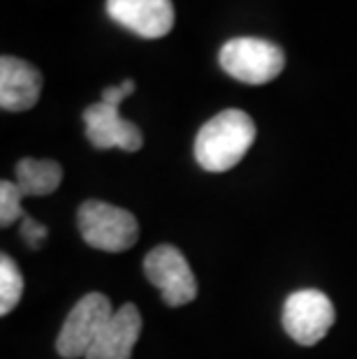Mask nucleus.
<instances>
[{"mask_svg":"<svg viewBox=\"0 0 357 359\" xmlns=\"http://www.w3.org/2000/svg\"><path fill=\"white\" fill-rule=\"evenodd\" d=\"M255 142V123L246 111L225 109L209 118L195 137V160L207 172H227L241 163Z\"/></svg>","mask_w":357,"mask_h":359,"instance_id":"f257e3e1","label":"nucleus"},{"mask_svg":"<svg viewBox=\"0 0 357 359\" xmlns=\"http://www.w3.org/2000/svg\"><path fill=\"white\" fill-rule=\"evenodd\" d=\"M79 234L90 248L105 253H123L140 239V223L128 209L100 200H88L77 213Z\"/></svg>","mask_w":357,"mask_h":359,"instance_id":"f03ea898","label":"nucleus"},{"mask_svg":"<svg viewBox=\"0 0 357 359\" xmlns=\"http://www.w3.org/2000/svg\"><path fill=\"white\" fill-rule=\"evenodd\" d=\"M220 67L232 79L250 86L274 81L285 67V53L278 44L260 37H234L227 40L218 53Z\"/></svg>","mask_w":357,"mask_h":359,"instance_id":"7ed1b4c3","label":"nucleus"},{"mask_svg":"<svg viewBox=\"0 0 357 359\" xmlns=\"http://www.w3.org/2000/svg\"><path fill=\"white\" fill-rule=\"evenodd\" d=\"M114 316L109 297L100 292H90L74 304L67 313L63 327L58 332L56 350L63 359H81L88 355L90 346L100 336L102 327Z\"/></svg>","mask_w":357,"mask_h":359,"instance_id":"20e7f679","label":"nucleus"},{"mask_svg":"<svg viewBox=\"0 0 357 359\" xmlns=\"http://www.w3.org/2000/svg\"><path fill=\"white\" fill-rule=\"evenodd\" d=\"M144 276L161 290L167 306H186L197 297V278L179 248L163 243L144 257Z\"/></svg>","mask_w":357,"mask_h":359,"instance_id":"39448f33","label":"nucleus"},{"mask_svg":"<svg viewBox=\"0 0 357 359\" xmlns=\"http://www.w3.org/2000/svg\"><path fill=\"white\" fill-rule=\"evenodd\" d=\"M334 325V306L321 290H297L283 304V330L299 346H316Z\"/></svg>","mask_w":357,"mask_h":359,"instance_id":"423d86ee","label":"nucleus"},{"mask_svg":"<svg viewBox=\"0 0 357 359\" xmlns=\"http://www.w3.org/2000/svg\"><path fill=\"white\" fill-rule=\"evenodd\" d=\"M83 126L86 137L95 149H121L126 154H135L144 147L142 130L121 116L119 107L107 102H95L83 111Z\"/></svg>","mask_w":357,"mask_h":359,"instance_id":"0eeeda50","label":"nucleus"},{"mask_svg":"<svg viewBox=\"0 0 357 359\" xmlns=\"http://www.w3.org/2000/svg\"><path fill=\"white\" fill-rule=\"evenodd\" d=\"M107 14L144 40L165 37L174 26L172 0H107Z\"/></svg>","mask_w":357,"mask_h":359,"instance_id":"6e6552de","label":"nucleus"},{"mask_svg":"<svg viewBox=\"0 0 357 359\" xmlns=\"http://www.w3.org/2000/svg\"><path fill=\"white\" fill-rule=\"evenodd\" d=\"M142 336V313L135 304H123L114 311L109 323L90 346L83 359H130L133 348Z\"/></svg>","mask_w":357,"mask_h":359,"instance_id":"1a4fd4ad","label":"nucleus"},{"mask_svg":"<svg viewBox=\"0 0 357 359\" xmlns=\"http://www.w3.org/2000/svg\"><path fill=\"white\" fill-rule=\"evenodd\" d=\"M42 74L28 60L0 58V107L5 111H28L40 100Z\"/></svg>","mask_w":357,"mask_h":359,"instance_id":"9d476101","label":"nucleus"},{"mask_svg":"<svg viewBox=\"0 0 357 359\" xmlns=\"http://www.w3.org/2000/svg\"><path fill=\"white\" fill-rule=\"evenodd\" d=\"M17 186L24 197L51 195L63 181V167L56 160H35L24 158L17 165Z\"/></svg>","mask_w":357,"mask_h":359,"instance_id":"9b49d317","label":"nucleus"},{"mask_svg":"<svg viewBox=\"0 0 357 359\" xmlns=\"http://www.w3.org/2000/svg\"><path fill=\"white\" fill-rule=\"evenodd\" d=\"M24 294V276L10 255L0 257V313L10 316Z\"/></svg>","mask_w":357,"mask_h":359,"instance_id":"f8f14e48","label":"nucleus"},{"mask_svg":"<svg viewBox=\"0 0 357 359\" xmlns=\"http://www.w3.org/2000/svg\"><path fill=\"white\" fill-rule=\"evenodd\" d=\"M24 193L19 190L17 181L0 183V225L10 227L17 220H24V209H21Z\"/></svg>","mask_w":357,"mask_h":359,"instance_id":"ddd939ff","label":"nucleus"},{"mask_svg":"<svg viewBox=\"0 0 357 359\" xmlns=\"http://www.w3.org/2000/svg\"><path fill=\"white\" fill-rule=\"evenodd\" d=\"M47 227L40 225L37 220H33L30 216H24V220H21V236L26 239V243L30 248H37L40 243L47 239Z\"/></svg>","mask_w":357,"mask_h":359,"instance_id":"4468645a","label":"nucleus"},{"mask_svg":"<svg viewBox=\"0 0 357 359\" xmlns=\"http://www.w3.org/2000/svg\"><path fill=\"white\" fill-rule=\"evenodd\" d=\"M133 90H135V81L133 79H126V81H121L119 86L105 88L102 90V102H107L112 107H121V102H123L126 97L133 93Z\"/></svg>","mask_w":357,"mask_h":359,"instance_id":"2eb2a0df","label":"nucleus"}]
</instances>
